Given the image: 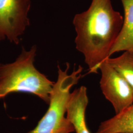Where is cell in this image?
I'll list each match as a JSON object with an SVG mask.
<instances>
[{"instance_id": "obj_5", "label": "cell", "mask_w": 133, "mask_h": 133, "mask_svg": "<svg viewBox=\"0 0 133 133\" xmlns=\"http://www.w3.org/2000/svg\"><path fill=\"white\" fill-rule=\"evenodd\" d=\"M101 89L105 98L111 103L115 112L118 114L133 104V91L127 81L107 61L103 62Z\"/></svg>"}, {"instance_id": "obj_8", "label": "cell", "mask_w": 133, "mask_h": 133, "mask_svg": "<svg viewBox=\"0 0 133 133\" xmlns=\"http://www.w3.org/2000/svg\"><path fill=\"white\" fill-rule=\"evenodd\" d=\"M95 133H133V104L102 122Z\"/></svg>"}, {"instance_id": "obj_4", "label": "cell", "mask_w": 133, "mask_h": 133, "mask_svg": "<svg viewBox=\"0 0 133 133\" xmlns=\"http://www.w3.org/2000/svg\"><path fill=\"white\" fill-rule=\"evenodd\" d=\"M31 0H0V42L7 38L18 44L30 25Z\"/></svg>"}, {"instance_id": "obj_6", "label": "cell", "mask_w": 133, "mask_h": 133, "mask_svg": "<svg viewBox=\"0 0 133 133\" xmlns=\"http://www.w3.org/2000/svg\"><path fill=\"white\" fill-rule=\"evenodd\" d=\"M88 101L87 88L84 86H81L71 93L66 116L72 124L76 133H91L85 119Z\"/></svg>"}, {"instance_id": "obj_9", "label": "cell", "mask_w": 133, "mask_h": 133, "mask_svg": "<svg viewBox=\"0 0 133 133\" xmlns=\"http://www.w3.org/2000/svg\"><path fill=\"white\" fill-rule=\"evenodd\" d=\"M106 60L123 77L133 91V52L124 51L119 57H109Z\"/></svg>"}, {"instance_id": "obj_3", "label": "cell", "mask_w": 133, "mask_h": 133, "mask_svg": "<svg viewBox=\"0 0 133 133\" xmlns=\"http://www.w3.org/2000/svg\"><path fill=\"white\" fill-rule=\"evenodd\" d=\"M70 68L66 64L65 71L58 66V77L50 94L49 107L37 126L28 133H71L75 129L71 121L65 116L67 105L71 96L70 91L81 77L82 67L79 66L69 74Z\"/></svg>"}, {"instance_id": "obj_1", "label": "cell", "mask_w": 133, "mask_h": 133, "mask_svg": "<svg viewBox=\"0 0 133 133\" xmlns=\"http://www.w3.org/2000/svg\"><path fill=\"white\" fill-rule=\"evenodd\" d=\"M123 22L111 0H92L88 10L75 16L76 48L83 55L89 73H97L102 63L109 58Z\"/></svg>"}, {"instance_id": "obj_2", "label": "cell", "mask_w": 133, "mask_h": 133, "mask_svg": "<svg viewBox=\"0 0 133 133\" xmlns=\"http://www.w3.org/2000/svg\"><path fill=\"white\" fill-rule=\"evenodd\" d=\"M37 47L22 48L14 62L0 64V99L14 92H25L38 96L49 104L54 82L40 72L34 65Z\"/></svg>"}, {"instance_id": "obj_7", "label": "cell", "mask_w": 133, "mask_h": 133, "mask_svg": "<svg viewBox=\"0 0 133 133\" xmlns=\"http://www.w3.org/2000/svg\"><path fill=\"white\" fill-rule=\"evenodd\" d=\"M124 11L123 25L111 48L109 57L120 51L133 52V0H121Z\"/></svg>"}]
</instances>
